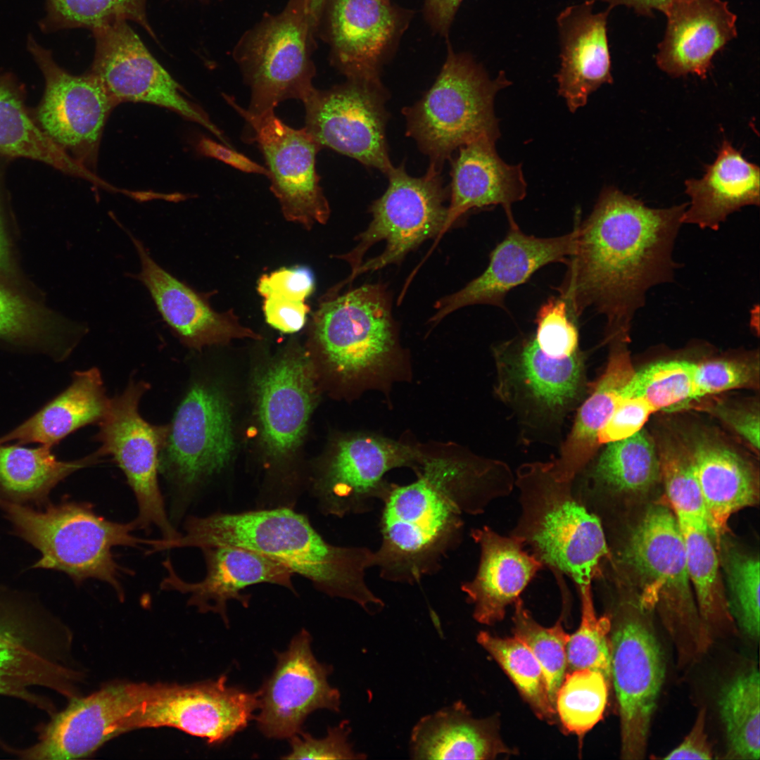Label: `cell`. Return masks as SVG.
Listing matches in <instances>:
<instances>
[{
	"instance_id": "60",
	"label": "cell",
	"mask_w": 760,
	"mask_h": 760,
	"mask_svg": "<svg viewBox=\"0 0 760 760\" xmlns=\"http://www.w3.org/2000/svg\"><path fill=\"white\" fill-rule=\"evenodd\" d=\"M198 151L203 156L217 159L231 167L246 173L265 175L268 177L267 169L236 151L233 147L217 143L203 137L197 144Z\"/></svg>"
},
{
	"instance_id": "50",
	"label": "cell",
	"mask_w": 760,
	"mask_h": 760,
	"mask_svg": "<svg viewBox=\"0 0 760 760\" xmlns=\"http://www.w3.org/2000/svg\"><path fill=\"white\" fill-rule=\"evenodd\" d=\"M581 598V618L566 647V672L590 669L601 672L611 683L609 614L595 613L591 584L576 586Z\"/></svg>"
},
{
	"instance_id": "20",
	"label": "cell",
	"mask_w": 760,
	"mask_h": 760,
	"mask_svg": "<svg viewBox=\"0 0 760 760\" xmlns=\"http://www.w3.org/2000/svg\"><path fill=\"white\" fill-rule=\"evenodd\" d=\"M311 643L306 630L295 635L287 649L276 654L272 673L257 691L258 713L255 719L266 737L290 739L303 731L312 712L340 710V692L328 681L332 667L318 661Z\"/></svg>"
},
{
	"instance_id": "17",
	"label": "cell",
	"mask_w": 760,
	"mask_h": 760,
	"mask_svg": "<svg viewBox=\"0 0 760 760\" xmlns=\"http://www.w3.org/2000/svg\"><path fill=\"white\" fill-rule=\"evenodd\" d=\"M234 448L230 407L215 387L195 383L177 407L160 454L159 472L191 492L229 463Z\"/></svg>"
},
{
	"instance_id": "24",
	"label": "cell",
	"mask_w": 760,
	"mask_h": 760,
	"mask_svg": "<svg viewBox=\"0 0 760 760\" xmlns=\"http://www.w3.org/2000/svg\"><path fill=\"white\" fill-rule=\"evenodd\" d=\"M508 221L507 234L490 253L487 268L459 291L439 300L431 322H438L453 311L471 305L504 308V299L512 289L526 282L548 264H566L575 251L576 224L569 234L539 238L522 232L514 218Z\"/></svg>"
},
{
	"instance_id": "5",
	"label": "cell",
	"mask_w": 760,
	"mask_h": 760,
	"mask_svg": "<svg viewBox=\"0 0 760 760\" xmlns=\"http://www.w3.org/2000/svg\"><path fill=\"white\" fill-rule=\"evenodd\" d=\"M0 509L17 535L37 549L34 569L60 571L77 584L88 579L108 583L120 599L126 569L115 560L113 549L137 547L147 539L134 536L132 521L120 523L97 514L89 504L63 502L36 510L0 496Z\"/></svg>"
},
{
	"instance_id": "45",
	"label": "cell",
	"mask_w": 760,
	"mask_h": 760,
	"mask_svg": "<svg viewBox=\"0 0 760 760\" xmlns=\"http://www.w3.org/2000/svg\"><path fill=\"white\" fill-rule=\"evenodd\" d=\"M610 683L604 675L590 669L568 671L557 691L556 714L569 731L581 735L602 718Z\"/></svg>"
},
{
	"instance_id": "43",
	"label": "cell",
	"mask_w": 760,
	"mask_h": 760,
	"mask_svg": "<svg viewBox=\"0 0 760 760\" xmlns=\"http://www.w3.org/2000/svg\"><path fill=\"white\" fill-rule=\"evenodd\" d=\"M147 0H45V15L39 22L45 34L59 30L95 29L117 20H131L155 40L146 14Z\"/></svg>"
},
{
	"instance_id": "44",
	"label": "cell",
	"mask_w": 760,
	"mask_h": 760,
	"mask_svg": "<svg viewBox=\"0 0 760 760\" xmlns=\"http://www.w3.org/2000/svg\"><path fill=\"white\" fill-rule=\"evenodd\" d=\"M477 641L510 678L535 714L552 721L557 714L549 699L544 673L527 645L514 635L502 638L486 631L478 634Z\"/></svg>"
},
{
	"instance_id": "8",
	"label": "cell",
	"mask_w": 760,
	"mask_h": 760,
	"mask_svg": "<svg viewBox=\"0 0 760 760\" xmlns=\"http://www.w3.org/2000/svg\"><path fill=\"white\" fill-rule=\"evenodd\" d=\"M493 355L495 393L513 411L524 433L545 441L558 437L566 417L588 393L585 353H551L531 334L495 345Z\"/></svg>"
},
{
	"instance_id": "34",
	"label": "cell",
	"mask_w": 760,
	"mask_h": 760,
	"mask_svg": "<svg viewBox=\"0 0 760 760\" xmlns=\"http://www.w3.org/2000/svg\"><path fill=\"white\" fill-rule=\"evenodd\" d=\"M605 445L573 480L574 495L590 512L604 499L645 492L661 479L658 450L645 431Z\"/></svg>"
},
{
	"instance_id": "26",
	"label": "cell",
	"mask_w": 760,
	"mask_h": 760,
	"mask_svg": "<svg viewBox=\"0 0 760 760\" xmlns=\"http://www.w3.org/2000/svg\"><path fill=\"white\" fill-rule=\"evenodd\" d=\"M662 12L667 26L656 62L673 77H705L714 55L737 36L736 15L722 0H672Z\"/></svg>"
},
{
	"instance_id": "62",
	"label": "cell",
	"mask_w": 760,
	"mask_h": 760,
	"mask_svg": "<svg viewBox=\"0 0 760 760\" xmlns=\"http://www.w3.org/2000/svg\"><path fill=\"white\" fill-rule=\"evenodd\" d=\"M609 4V8L616 6H626L633 8L636 12L645 15H652L654 10L663 11L665 7L672 0H600Z\"/></svg>"
},
{
	"instance_id": "11",
	"label": "cell",
	"mask_w": 760,
	"mask_h": 760,
	"mask_svg": "<svg viewBox=\"0 0 760 760\" xmlns=\"http://www.w3.org/2000/svg\"><path fill=\"white\" fill-rule=\"evenodd\" d=\"M321 301L314 315L315 334L332 368L360 386L384 377L399 355L385 289L365 284Z\"/></svg>"
},
{
	"instance_id": "32",
	"label": "cell",
	"mask_w": 760,
	"mask_h": 760,
	"mask_svg": "<svg viewBox=\"0 0 760 760\" xmlns=\"http://www.w3.org/2000/svg\"><path fill=\"white\" fill-rule=\"evenodd\" d=\"M608 361L600 376L590 384L588 393L577 408L574 424L563 441L557 458L550 461L558 478L573 481L597 454L600 431L621 399L622 391L635 373L628 348L629 339L613 338Z\"/></svg>"
},
{
	"instance_id": "29",
	"label": "cell",
	"mask_w": 760,
	"mask_h": 760,
	"mask_svg": "<svg viewBox=\"0 0 760 760\" xmlns=\"http://www.w3.org/2000/svg\"><path fill=\"white\" fill-rule=\"evenodd\" d=\"M494 140L483 137L457 150L452 159L450 202L442 236L471 210L502 205L507 219L512 205L526 194L521 165L506 163L498 156Z\"/></svg>"
},
{
	"instance_id": "30",
	"label": "cell",
	"mask_w": 760,
	"mask_h": 760,
	"mask_svg": "<svg viewBox=\"0 0 760 760\" xmlns=\"http://www.w3.org/2000/svg\"><path fill=\"white\" fill-rule=\"evenodd\" d=\"M314 383L310 361L303 355L288 356L260 376L258 413L262 438L272 455H287L302 440L314 405Z\"/></svg>"
},
{
	"instance_id": "40",
	"label": "cell",
	"mask_w": 760,
	"mask_h": 760,
	"mask_svg": "<svg viewBox=\"0 0 760 760\" xmlns=\"http://www.w3.org/2000/svg\"><path fill=\"white\" fill-rule=\"evenodd\" d=\"M102 457L97 450L81 459L61 461L45 445L30 448L0 443L1 497L21 504L43 503L61 481Z\"/></svg>"
},
{
	"instance_id": "58",
	"label": "cell",
	"mask_w": 760,
	"mask_h": 760,
	"mask_svg": "<svg viewBox=\"0 0 760 760\" xmlns=\"http://www.w3.org/2000/svg\"><path fill=\"white\" fill-rule=\"evenodd\" d=\"M710 411L730 426L742 436L756 451L759 449V413L742 409L733 408L723 404L711 405Z\"/></svg>"
},
{
	"instance_id": "12",
	"label": "cell",
	"mask_w": 760,
	"mask_h": 760,
	"mask_svg": "<svg viewBox=\"0 0 760 760\" xmlns=\"http://www.w3.org/2000/svg\"><path fill=\"white\" fill-rule=\"evenodd\" d=\"M27 49L44 81L42 97L31 108L35 122L54 144L91 172L106 122L116 103L93 74L69 72L32 34L27 37Z\"/></svg>"
},
{
	"instance_id": "52",
	"label": "cell",
	"mask_w": 760,
	"mask_h": 760,
	"mask_svg": "<svg viewBox=\"0 0 760 760\" xmlns=\"http://www.w3.org/2000/svg\"><path fill=\"white\" fill-rule=\"evenodd\" d=\"M759 362L715 359L695 364L694 384L696 400L741 388L759 385Z\"/></svg>"
},
{
	"instance_id": "25",
	"label": "cell",
	"mask_w": 760,
	"mask_h": 760,
	"mask_svg": "<svg viewBox=\"0 0 760 760\" xmlns=\"http://www.w3.org/2000/svg\"><path fill=\"white\" fill-rule=\"evenodd\" d=\"M206 574L198 582H187L175 572L170 559L163 562L167 576L160 583L165 590L189 595V604L201 612L219 614L226 625L227 602H240L247 607L250 597L241 593L255 584H277L295 592L292 573L283 565L253 550L234 546H217L202 549Z\"/></svg>"
},
{
	"instance_id": "63",
	"label": "cell",
	"mask_w": 760,
	"mask_h": 760,
	"mask_svg": "<svg viewBox=\"0 0 760 760\" xmlns=\"http://www.w3.org/2000/svg\"><path fill=\"white\" fill-rule=\"evenodd\" d=\"M23 645L20 638L0 626V650L15 648Z\"/></svg>"
},
{
	"instance_id": "49",
	"label": "cell",
	"mask_w": 760,
	"mask_h": 760,
	"mask_svg": "<svg viewBox=\"0 0 760 760\" xmlns=\"http://www.w3.org/2000/svg\"><path fill=\"white\" fill-rule=\"evenodd\" d=\"M658 454L661 479L676 519L708 524L688 450L672 439H664L659 445Z\"/></svg>"
},
{
	"instance_id": "51",
	"label": "cell",
	"mask_w": 760,
	"mask_h": 760,
	"mask_svg": "<svg viewBox=\"0 0 760 760\" xmlns=\"http://www.w3.org/2000/svg\"><path fill=\"white\" fill-rule=\"evenodd\" d=\"M576 319L564 298H550L540 305L535 319L533 336L538 346L559 355H571L579 351Z\"/></svg>"
},
{
	"instance_id": "38",
	"label": "cell",
	"mask_w": 760,
	"mask_h": 760,
	"mask_svg": "<svg viewBox=\"0 0 760 760\" xmlns=\"http://www.w3.org/2000/svg\"><path fill=\"white\" fill-rule=\"evenodd\" d=\"M84 332V327L0 283V340L61 360Z\"/></svg>"
},
{
	"instance_id": "59",
	"label": "cell",
	"mask_w": 760,
	"mask_h": 760,
	"mask_svg": "<svg viewBox=\"0 0 760 760\" xmlns=\"http://www.w3.org/2000/svg\"><path fill=\"white\" fill-rule=\"evenodd\" d=\"M706 709L699 710L696 720L683 741L664 759H711L713 752L705 730Z\"/></svg>"
},
{
	"instance_id": "46",
	"label": "cell",
	"mask_w": 760,
	"mask_h": 760,
	"mask_svg": "<svg viewBox=\"0 0 760 760\" xmlns=\"http://www.w3.org/2000/svg\"><path fill=\"white\" fill-rule=\"evenodd\" d=\"M695 364L671 360L648 365L635 372L621 397L642 398L655 412L681 408L696 400Z\"/></svg>"
},
{
	"instance_id": "21",
	"label": "cell",
	"mask_w": 760,
	"mask_h": 760,
	"mask_svg": "<svg viewBox=\"0 0 760 760\" xmlns=\"http://www.w3.org/2000/svg\"><path fill=\"white\" fill-rule=\"evenodd\" d=\"M422 455L409 445L375 435L342 440L317 484L322 509L339 517L371 511L388 488L386 474L402 467L417 469Z\"/></svg>"
},
{
	"instance_id": "16",
	"label": "cell",
	"mask_w": 760,
	"mask_h": 760,
	"mask_svg": "<svg viewBox=\"0 0 760 760\" xmlns=\"http://www.w3.org/2000/svg\"><path fill=\"white\" fill-rule=\"evenodd\" d=\"M95 51L89 72L117 105L139 102L169 109L196 122L230 146L207 113L191 101L185 91L153 57L127 20H117L92 31Z\"/></svg>"
},
{
	"instance_id": "4",
	"label": "cell",
	"mask_w": 760,
	"mask_h": 760,
	"mask_svg": "<svg viewBox=\"0 0 760 760\" xmlns=\"http://www.w3.org/2000/svg\"><path fill=\"white\" fill-rule=\"evenodd\" d=\"M514 484L521 514L510 536L529 546L558 583L564 582L562 574L576 586L599 578L610 557L605 531L574 495L573 481L559 479L550 462H533L518 468Z\"/></svg>"
},
{
	"instance_id": "6",
	"label": "cell",
	"mask_w": 760,
	"mask_h": 760,
	"mask_svg": "<svg viewBox=\"0 0 760 760\" xmlns=\"http://www.w3.org/2000/svg\"><path fill=\"white\" fill-rule=\"evenodd\" d=\"M640 584L638 605L657 608L676 649L679 665L697 661L713 640L706 631L689 580L678 522L664 505L650 508L621 550Z\"/></svg>"
},
{
	"instance_id": "27",
	"label": "cell",
	"mask_w": 760,
	"mask_h": 760,
	"mask_svg": "<svg viewBox=\"0 0 760 760\" xmlns=\"http://www.w3.org/2000/svg\"><path fill=\"white\" fill-rule=\"evenodd\" d=\"M595 1L569 6L557 18L561 45L558 93L571 113L584 106L602 84L613 82L607 37L612 8L594 13Z\"/></svg>"
},
{
	"instance_id": "13",
	"label": "cell",
	"mask_w": 760,
	"mask_h": 760,
	"mask_svg": "<svg viewBox=\"0 0 760 760\" xmlns=\"http://www.w3.org/2000/svg\"><path fill=\"white\" fill-rule=\"evenodd\" d=\"M148 388L146 382L131 380L121 394L110 399L95 438L98 450L103 456H112L134 493L137 528L156 526L163 538L170 540L179 533L169 520L158 476L168 425L151 424L140 414L139 404Z\"/></svg>"
},
{
	"instance_id": "39",
	"label": "cell",
	"mask_w": 760,
	"mask_h": 760,
	"mask_svg": "<svg viewBox=\"0 0 760 760\" xmlns=\"http://www.w3.org/2000/svg\"><path fill=\"white\" fill-rule=\"evenodd\" d=\"M0 156L35 160L88 179L91 176L40 129L26 104L24 84L11 72H0Z\"/></svg>"
},
{
	"instance_id": "14",
	"label": "cell",
	"mask_w": 760,
	"mask_h": 760,
	"mask_svg": "<svg viewBox=\"0 0 760 760\" xmlns=\"http://www.w3.org/2000/svg\"><path fill=\"white\" fill-rule=\"evenodd\" d=\"M609 614L611 682L620 720L621 758L645 757L652 719L665 678L664 654L647 620L638 614Z\"/></svg>"
},
{
	"instance_id": "47",
	"label": "cell",
	"mask_w": 760,
	"mask_h": 760,
	"mask_svg": "<svg viewBox=\"0 0 760 760\" xmlns=\"http://www.w3.org/2000/svg\"><path fill=\"white\" fill-rule=\"evenodd\" d=\"M561 621L559 620L550 627L543 626L533 619L521 598L514 602L512 632L539 662L555 709L557 693L566 673V647L570 638Z\"/></svg>"
},
{
	"instance_id": "15",
	"label": "cell",
	"mask_w": 760,
	"mask_h": 760,
	"mask_svg": "<svg viewBox=\"0 0 760 760\" xmlns=\"http://www.w3.org/2000/svg\"><path fill=\"white\" fill-rule=\"evenodd\" d=\"M387 91L381 81L347 79L314 88L302 102L305 128L319 143L386 175L394 166L386 137Z\"/></svg>"
},
{
	"instance_id": "31",
	"label": "cell",
	"mask_w": 760,
	"mask_h": 760,
	"mask_svg": "<svg viewBox=\"0 0 760 760\" xmlns=\"http://www.w3.org/2000/svg\"><path fill=\"white\" fill-rule=\"evenodd\" d=\"M127 233L141 264L136 278L147 289L158 312L182 343L198 346L244 330L232 311L215 312L201 294L163 268L142 242Z\"/></svg>"
},
{
	"instance_id": "3",
	"label": "cell",
	"mask_w": 760,
	"mask_h": 760,
	"mask_svg": "<svg viewBox=\"0 0 760 760\" xmlns=\"http://www.w3.org/2000/svg\"><path fill=\"white\" fill-rule=\"evenodd\" d=\"M217 546L260 553L308 578L329 596L350 600L368 612L384 608L365 578L375 565L374 551L328 543L307 517L290 508L191 517L184 533L165 543L168 550Z\"/></svg>"
},
{
	"instance_id": "23",
	"label": "cell",
	"mask_w": 760,
	"mask_h": 760,
	"mask_svg": "<svg viewBox=\"0 0 760 760\" xmlns=\"http://www.w3.org/2000/svg\"><path fill=\"white\" fill-rule=\"evenodd\" d=\"M324 11L333 64L347 79L380 81L405 13L390 0H327Z\"/></svg>"
},
{
	"instance_id": "61",
	"label": "cell",
	"mask_w": 760,
	"mask_h": 760,
	"mask_svg": "<svg viewBox=\"0 0 760 760\" xmlns=\"http://www.w3.org/2000/svg\"><path fill=\"white\" fill-rule=\"evenodd\" d=\"M462 1L425 0V15L431 27L441 34H447Z\"/></svg>"
},
{
	"instance_id": "19",
	"label": "cell",
	"mask_w": 760,
	"mask_h": 760,
	"mask_svg": "<svg viewBox=\"0 0 760 760\" xmlns=\"http://www.w3.org/2000/svg\"><path fill=\"white\" fill-rule=\"evenodd\" d=\"M258 708V692L229 685L226 675L191 685L156 683L122 732L172 727L219 745L243 730Z\"/></svg>"
},
{
	"instance_id": "7",
	"label": "cell",
	"mask_w": 760,
	"mask_h": 760,
	"mask_svg": "<svg viewBox=\"0 0 760 760\" xmlns=\"http://www.w3.org/2000/svg\"><path fill=\"white\" fill-rule=\"evenodd\" d=\"M511 82L505 72L491 79L467 53L449 46L446 60L431 88L414 105L405 107L407 135L441 170L460 147L500 133L494 111L497 93Z\"/></svg>"
},
{
	"instance_id": "10",
	"label": "cell",
	"mask_w": 760,
	"mask_h": 760,
	"mask_svg": "<svg viewBox=\"0 0 760 760\" xmlns=\"http://www.w3.org/2000/svg\"><path fill=\"white\" fill-rule=\"evenodd\" d=\"M317 30L309 0H289L281 12L264 17L242 36L234 58L251 91L247 113L260 115L287 99L302 101L311 92Z\"/></svg>"
},
{
	"instance_id": "35",
	"label": "cell",
	"mask_w": 760,
	"mask_h": 760,
	"mask_svg": "<svg viewBox=\"0 0 760 760\" xmlns=\"http://www.w3.org/2000/svg\"><path fill=\"white\" fill-rule=\"evenodd\" d=\"M690 204L682 222L717 230L733 213L746 205H759V167L747 161L728 140L715 161L699 179L685 182Z\"/></svg>"
},
{
	"instance_id": "56",
	"label": "cell",
	"mask_w": 760,
	"mask_h": 760,
	"mask_svg": "<svg viewBox=\"0 0 760 760\" xmlns=\"http://www.w3.org/2000/svg\"><path fill=\"white\" fill-rule=\"evenodd\" d=\"M11 161L0 156V283L22 293L29 295L26 281L18 267L6 229L7 191L6 171Z\"/></svg>"
},
{
	"instance_id": "53",
	"label": "cell",
	"mask_w": 760,
	"mask_h": 760,
	"mask_svg": "<svg viewBox=\"0 0 760 760\" xmlns=\"http://www.w3.org/2000/svg\"><path fill=\"white\" fill-rule=\"evenodd\" d=\"M350 729L348 721L329 728L321 738L301 731L291 737V749L284 759H362L365 754L356 752L349 740Z\"/></svg>"
},
{
	"instance_id": "42",
	"label": "cell",
	"mask_w": 760,
	"mask_h": 760,
	"mask_svg": "<svg viewBox=\"0 0 760 760\" xmlns=\"http://www.w3.org/2000/svg\"><path fill=\"white\" fill-rule=\"evenodd\" d=\"M727 742L725 759L760 757V675L752 666L722 688L718 701Z\"/></svg>"
},
{
	"instance_id": "22",
	"label": "cell",
	"mask_w": 760,
	"mask_h": 760,
	"mask_svg": "<svg viewBox=\"0 0 760 760\" xmlns=\"http://www.w3.org/2000/svg\"><path fill=\"white\" fill-rule=\"evenodd\" d=\"M156 684L116 683L84 697H73L53 716L28 759H75L94 753L122 733L125 720L151 695Z\"/></svg>"
},
{
	"instance_id": "64",
	"label": "cell",
	"mask_w": 760,
	"mask_h": 760,
	"mask_svg": "<svg viewBox=\"0 0 760 760\" xmlns=\"http://www.w3.org/2000/svg\"><path fill=\"white\" fill-rule=\"evenodd\" d=\"M327 0H309V7L312 18L316 26L318 27L324 7Z\"/></svg>"
},
{
	"instance_id": "1",
	"label": "cell",
	"mask_w": 760,
	"mask_h": 760,
	"mask_svg": "<svg viewBox=\"0 0 760 760\" xmlns=\"http://www.w3.org/2000/svg\"><path fill=\"white\" fill-rule=\"evenodd\" d=\"M687 205L652 208L604 187L589 216L575 224V251L556 288L572 315L591 308L605 316L606 336L629 335L647 291L673 279L672 253Z\"/></svg>"
},
{
	"instance_id": "48",
	"label": "cell",
	"mask_w": 760,
	"mask_h": 760,
	"mask_svg": "<svg viewBox=\"0 0 760 760\" xmlns=\"http://www.w3.org/2000/svg\"><path fill=\"white\" fill-rule=\"evenodd\" d=\"M723 563L730 614L739 629L757 642L760 632L759 558L729 550L724 555Z\"/></svg>"
},
{
	"instance_id": "54",
	"label": "cell",
	"mask_w": 760,
	"mask_h": 760,
	"mask_svg": "<svg viewBox=\"0 0 760 760\" xmlns=\"http://www.w3.org/2000/svg\"><path fill=\"white\" fill-rule=\"evenodd\" d=\"M642 398H621L613 413L600 431V446L631 437L642 430L649 417L654 412Z\"/></svg>"
},
{
	"instance_id": "36",
	"label": "cell",
	"mask_w": 760,
	"mask_h": 760,
	"mask_svg": "<svg viewBox=\"0 0 760 760\" xmlns=\"http://www.w3.org/2000/svg\"><path fill=\"white\" fill-rule=\"evenodd\" d=\"M110 399L99 370L77 371L70 386L19 426L0 437V443H39L53 448L78 429L99 422Z\"/></svg>"
},
{
	"instance_id": "9",
	"label": "cell",
	"mask_w": 760,
	"mask_h": 760,
	"mask_svg": "<svg viewBox=\"0 0 760 760\" xmlns=\"http://www.w3.org/2000/svg\"><path fill=\"white\" fill-rule=\"evenodd\" d=\"M440 172L430 165L425 175L414 177L402 164L386 174L388 187L372 204V220L356 238L357 245L350 252L336 256L347 261L352 271L331 289L334 293L359 274L400 262L428 239L436 237V246L448 215L445 205L448 191Z\"/></svg>"
},
{
	"instance_id": "2",
	"label": "cell",
	"mask_w": 760,
	"mask_h": 760,
	"mask_svg": "<svg viewBox=\"0 0 760 760\" xmlns=\"http://www.w3.org/2000/svg\"><path fill=\"white\" fill-rule=\"evenodd\" d=\"M417 479L389 483L381 501L375 566L384 580L415 584L437 572L462 540L464 514H479L509 495L514 476L504 462L467 451L423 455Z\"/></svg>"
},
{
	"instance_id": "33",
	"label": "cell",
	"mask_w": 760,
	"mask_h": 760,
	"mask_svg": "<svg viewBox=\"0 0 760 760\" xmlns=\"http://www.w3.org/2000/svg\"><path fill=\"white\" fill-rule=\"evenodd\" d=\"M688 450L708 524L718 546L730 517L757 502L758 479L745 459L718 441L697 438Z\"/></svg>"
},
{
	"instance_id": "18",
	"label": "cell",
	"mask_w": 760,
	"mask_h": 760,
	"mask_svg": "<svg viewBox=\"0 0 760 760\" xmlns=\"http://www.w3.org/2000/svg\"><path fill=\"white\" fill-rule=\"evenodd\" d=\"M225 100L246 120L248 140L258 144L266 163L270 189L288 221L308 229L329 219V203L320 185L316 156L322 148L306 130L292 128L269 111L251 115L230 96Z\"/></svg>"
},
{
	"instance_id": "28",
	"label": "cell",
	"mask_w": 760,
	"mask_h": 760,
	"mask_svg": "<svg viewBox=\"0 0 760 760\" xmlns=\"http://www.w3.org/2000/svg\"><path fill=\"white\" fill-rule=\"evenodd\" d=\"M481 550L478 569L472 580L461 584L467 600L474 607V619L493 625L503 619L506 608L543 567L517 537L498 534L488 526L471 530Z\"/></svg>"
},
{
	"instance_id": "55",
	"label": "cell",
	"mask_w": 760,
	"mask_h": 760,
	"mask_svg": "<svg viewBox=\"0 0 760 760\" xmlns=\"http://www.w3.org/2000/svg\"><path fill=\"white\" fill-rule=\"evenodd\" d=\"M314 288L313 273L305 267L281 268L263 274L258 284V291L262 296L276 294L300 301H305Z\"/></svg>"
},
{
	"instance_id": "57",
	"label": "cell",
	"mask_w": 760,
	"mask_h": 760,
	"mask_svg": "<svg viewBox=\"0 0 760 760\" xmlns=\"http://www.w3.org/2000/svg\"><path fill=\"white\" fill-rule=\"evenodd\" d=\"M262 297L265 319L272 327L284 333H293L304 326L310 311L305 301L276 294H267Z\"/></svg>"
},
{
	"instance_id": "37",
	"label": "cell",
	"mask_w": 760,
	"mask_h": 760,
	"mask_svg": "<svg viewBox=\"0 0 760 760\" xmlns=\"http://www.w3.org/2000/svg\"><path fill=\"white\" fill-rule=\"evenodd\" d=\"M507 752L488 721L473 718L461 701L422 717L410 735L414 759H492Z\"/></svg>"
},
{
	"instance_id": "41",
	"label": "cell",
	"mask_w": 760,
	"mask_h": 760,
	"mask_svg": "<svg viewBox=\"0 0 760 760\" xmlns=\"http://www.w3.org/2000/svg\"><path fill=\"white\" fill-rule=\"evenodd\" d=\"M678 522L684 539L689 580L706 631L712 640L735 633L721 580L717 546L708 524Z\"/></svg>"
}]
</instances>
